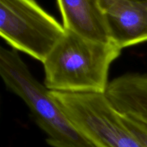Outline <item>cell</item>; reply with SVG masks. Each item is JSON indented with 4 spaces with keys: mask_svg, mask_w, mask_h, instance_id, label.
Listing matches in <instances>:
<instances>
[{
    "mask_svg": "<svg viewBox=\"0 0 147 147\" xmlns=\"http://www.w3.org/2000/svg\"><path fill=\"white\" fill-rule=\"evenodd\" d=\"M121 49L70 30L65 33L42 63L44 85L53 91L105 93L111 65Z\"/></svg>",
    "mask_w": 147,
    "mask_h": 147,
    "instance_id": "obj_1",
    "label": "cell"
},
{
    "mask_svg": "<svg viewBox=\"0 0 147 147\" xmlns=\"http://www.w3.org/2000/svg\"><path fill=\"white\" fill-rule=\"evenodd\" d=\"M0 76L12 93L25 103L53 147H98L80 133L45 85L32 74L17 50L0 48Z\"/></svg>",
    "mask_w": 147,
    "mask_h": 147,
    "instance_id": "obj_2",
    "label": "cell"
},
{
    "mask_svg": "<svg viewBox=\"0 0 147 147\" xmlns=\"http://www.w3.org/2000/svg\"><path fill=\"white\" fill-rule=\"evenodd\" d=\"M65 31L35 0H0V34L14 50L43 63Z\"/></svg>",
    "mask_w": 147,
    "mask_h": 147,
    "instance_id": "obj_3",
    "label": "cell"
},
{
    "mask_svg": "<svg viewBox=\"0 0 147 147\" xmlns=\"http://www.w3.org/2000/svg\"><path fill=\"white\" fill-rule=\"evenodd\" d=\"M50 93L75 127L98 147H144L105 93Z\"/></svg>",
    "mask_w": 147,
    "mask_h": 147,
    "instance_id": "obj_4",
    "label": "cell"
},
{
    "mask_svg": "<svg viewBox=\"0 0 147 147\" xmlns=\"http://www.w3.org/2000/svg\"><path fill=\"white\" fill-rule=\"evenodd\" d=\"M109 40L122 50L147 42V0H100Z\"/></svg>",
    "mask_w": 147,
    "mask_h": 147,
    "instance_id": "obj_5",
    "label": "cell"
},
{
    "mask_svg": "<svg viewBox=\"0 0 147 147\" xmlns=\"http://www.w3.org/2000/svg\"><path fill=\"white\" fill-rule=\"evenodd\" d=\"M65 30L85 37L111 42L100 0H56Z\"/></svg>",
    "mask_w": 147,
    "mask_h": 147,
    "instance_id": "obj_6",
    "label": "cell"
},
{
    "mask_svg": "<svg viewBox=\"0 0 147 147\" xmlns=\"http://www.w3.org/2000/svg\"><path fill=\"white\" fill-rule=\"evenodd\" d=\"M106 96L121 116L147 125V74L130 73L109 82Z\"/></svg>",
    "mask_w": 147,
    "mask_h": 147,
    "instance_id": "obj_7",
    "label": "cell"
},
{
    "mask_svg": "<svg viewBox=\"0 0 147 147\" xmlns=\"http://www.w3.org/2000/svg\"><path fill=\"white\" fill-rule=\"evenodd\" d=\"M121 116L125 126L134 135L142 146L147 147V125L128 116L121 115Z\"/></svg>",
    "mask_w": 147,
    "mask_h": 147,
    "instance_id": "obj_8",
    "label": "cell"
}]
</instances>
